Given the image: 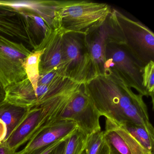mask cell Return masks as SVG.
Masks as SVG:
<instances>
[{
	"instance_id": "603a6c76",
	"label": "cell",
	"mask_w": 154,
	"mask_h": 154,
	"mask_svg": "<svg viewBox=\"0 0 154 154\" xmlns=\"http://www.w3.org/2000/svg\"><path fill=\"white\" fill-rule=\"evenodd\" d=\"M66 140L63 141L62 143H60L52 151L48 154H64L65 148L66 146Z\"/></svg>"
},
{
	"instance_id": "52a82bcc",
	"label": "cell",
	"mask_w": 154,
	"mask_h": 154,
	"mask_svg": "<svg viewBox=\"0 0 154 154\" xmlns=\"http://www.w3.org/2000/svg\"><path fill=\"white\" fill-rule=\"evenodd\" d=\"M105 56L103 74L109 72L113 73L139 94L147 97L142 86L143 67L123 48L116 44L108 43Z\"/></svg>"
},
{
	"instance_id": "ffe728a7",
	"label": "cell",
	"mask_w": 154,
	"mask_h": 154,
	"mask_svg": "<svg viewBox=\"0 0 154 154\" xmlns=\"http://www.w3.org/2000/svg\"><path fill=\"white\" fill-rule=\"evenodd\" d=\"M85 154H109V147L103 136V131L88 135L85 149Z\"/></svg>"
},
{
	"instance_id": "5bb4252c",
	"label": "cell",
	"mask_w": 154,
	"mask_h": 154,
	"mask_svg": "<svg viewBox=\"0 0 154 154\" xmlns=\"http://www.w3.org/2000/svg\"><path fill=\"white\" fill-rule=\"evenodd\" d=\"M3 2L17 9L28 10L42 18L52 28L57 27L56 12L59 7V1H4Z\"/></svg>"
},
{
	"instance_id": "ba28073f",
	"label": "cell",
	"mask_w": 154,
	"mask_h": 154,
	"mask_svg": "<svg viewBox=\"0 0 154 154\" xmlns=\"http://www.w3.org/2000/svg\"><path fill=\"white\" fill-rule=\"evenodd\" d=\"M100 114L86 95L84 87L76 94L66 105L58 121L74 122L77 127L87 135L101 130Z\"/></svg>"
},
{
	"instance_id": "9c48e42d",
	"label": "cell",
	"mask_w": 154,
	"mask_h": 154,
	"mask_svg": "<svg viewBox=\"0 0 154 154\" xmlns=\"http://www.w3.org/2000/svg\"><path fill=\"white\" fill-rule=\"evenodd\" d=\"M0 35L23 43L32 51L38 46L22 11L7 5L3 1H0Z\"/></svg>"
},
{
	"instance_id": "30bf717a",
	"label": "cell",
	"mask_w": 154,
	"mask_h": 154,
	"mask_svg": "<svg viewBox=\"0 0 154 154\" xmlns=\"http://www.w3.org/2000/svg\"><path fill=\"white\" fill-rule=\"evenodd\" d=\"M64 33L61 28L53 29L35 49L43 50L39 60V74L52 71H62L66 75L62 51V40Z\"/></svg>"
},
{
	"instance_id": "7c38bea8",
	"label": "cell",
	"mask_w": 154,
	"mask_h": 154,
	"mask_svg": "<svg viewBox=\"0 0 154 154\" xmlns=\"http://www.w3.org/2000/svg\"><path fill=\"white\" fill-rule=\"evenodd\" d=\"M77 128L74 122L61 120L57 122L39 133L34 139L26 143L15 154H40L48 146L67 137Z\"/></svg>"
},
{
	"instance_id": "8fae6325",
	"label": "cell",
	"mask_w": 154,
	"mask_h": 154,
	"mask_svg": "<svg viewBox=\"0 0 154 154\" xmlns=\"http://www.w3.org/2000/svg\"><path fill=\"white\" fill-rule=\"evenodd\" d=\"M105 119L103 136L109 154H151L121 126Z\"/></svg>"
},
{
	"instance_id": "d6986e66",
	"label": "cell",
	"mask_w": 154,
	"mask_h": 154,
	"mask_svg": "<svg viewBox=\"0 0 154 154\" xmlns=\"http://www.w3.org/2000/svg\"><path fill=\"white\" fill-rule=\"evenodd\" d=\"M88 135L77 127L67 137L64 154H81L84 151Z\"/></svg>"
},
{
	"instance_id": "484cf974",
	"label": "cell",
	"mask_w": 154,
	"mask_h": 154,
	"mask_svg": "<svg viewBox=\"0 0 154 154\" xmlns=\"http://www.w3.org/2000/svg\"><path fill=\"white\" fill-rule=\"evenodd\" d=\"M81 154H85V151L84 150V151H83L82 153Z\"/></svg>"
},
{
	"instance_id": "5b68a950",
	"label": "cell",
	"mask_w": 154,
	"mask_h": 154,
	"mask_svg": "<svg viewBox=\"0 0 154 154\" xmlns=\"http://www.w3.org/2000/svg\"><path fill=\"white\" fill-rule=\"evenodd\" d=\"M62 51L68 78L85 84L93 76L91 59L85 35L64 33Z\"/></svg>"
},
{
	"instance_id": "2e32d148",
	"label": "cell",
	"mask_w": 154,
	"mask_h": 154,
	"mask_svg": "<svg viewBox=\"0 0 154 154\" xmlns=\"http://www.w3.org/2000/svg\"><path fill=\"white\" fill-rule=\"evenodd\" d=\"M26 17L29 29L38 45L47 37L52 29L40 16L28 10L20 9Z\"/></svg>"
},
{
	"instance_id": "4fadbf2b",
	"label": "cell",
	"mask_w": 154,
	"mask_h": 154,
	"mask_svg": "<svg viewBox=\"0 0 154 154\" xmlns=\"http://www.w3.org/2000/svg\"><path fill=\"white\" fill-rule=\"evenodd\" d=\"M108 17L100 26L85 36L91 59L93 76L103 74L104 72L105 49L110 32Z\"/></svg>"
},
{
	"instance_id": "277c9868",
	"label": "cell",
	"mask_w": 154,
	"mask_h": 154,
	"mask_svg": "<svg viewBox=\"0 0 154 154\" xmlns=\"http://www.w3.org/2000/svg\"><path fill=\"white\" fill-rule=\"evenodd\" d=\"M111 11L107 3L83 0L59 1L56 21L65 33L86 36L103 25Z\"/></svg>"
},
{
	"instance_id": "9a60e30c",
	"label": "cell",
	"mask_w": 154,
	"mask_h": 154,
	"mask_svg": "<svg viewBox=\"0 0 154 154\" xmlns=\"http://www.w3.org/2000/svg\"><path fill=\"white\" fill-rule=\"evenodd\" d=\"M29 109V108L18 106L6 101L0 104V119L4 122L7 128L6 139L20 124Z\"/></svg>"
},
{
	"instance_id": "ac0fdd59",
	"label": "cell",
	"mask_w": 154,
	"mask_h": 154,
	"mask_svg": "<svg viewBox=\"0 0 154 154\" xmlns=\"http://www.w3.org/2000/svg\"><path fill=\"white\" fill-rule=\"evenodd\" d=\"M43 50H32L25 61L24 67L27 77L31 83L34 90L37 86L39 79V63Z\"/></svg>"
},
{
	"instance_id": "44dd1931",
	"label": "cell",
	"mask_w": 154,
	"mask_h": 154,
	"mask_svg": "<svg viewBox=\"0 0 154 154\" xmlns=\"http://www.w3.org/2000/svg\"><path fill=\"white\" fill-rule=\"evenodd\" d=\"M142 86L147 94L151 97L154 106V61H151L143 67L142 74Z\"/></svg>"
},
{
	"instance_id": "3957f363",
	"label": "cell",
	"mask_w": 154,
	"mask_h": 154,
	"mask_svg": "<svg viewBox=\"0 0 154 154\" xmlns=\"http://www.w3.org/2000/svg\"><path fill=\"white\" fill-rule=\"evenodd\" d=\"M108 19L110 32L108 43L123 48L142 67L154 61V34L148 27L115 9Z\"/></svg>"
},
{
	"instance_id": "8992f818",
	"label": "cell",
	"mask_w": 154,
	"mask_h": 154,
	"mask_svg": "<svg viewBox=\"0 0 154 154\" xmlns=\"http://www.w3.org/2000/svg\"><path fill=\"white\" fill-rule=\"evenodd\" d=\"M31 52L23 43L0 35V84L5 90L27 78L24 64Z\"/></svg>"
},
{
	"instance_id": "e0dca14e",
	"label": "cell",
	"mask_w": 154,
	"mask_h": 154,
	"mask_svg": "<svg viewBox=\"0 0 154 154\" xmlns=\"http://www.w3.org/2000/svg\"><path fill=\"white\" fill-rule=\"evenodd\" d=\"M128 131L140 144L151 154H154V135L137 124L126 122L120 125Z\"/></svg>"
},
{
	"instance_id": "cb8c5ba5",
	"label": "cell",
	"mask_w": 154,
	"mask_h": 154,
	"mask_svg": "<svg viewBox=\"0 0 154 154\" xmlns=\"http://www.w3.org/2000/svg\"><path fill=\"white\" fill-rule=\"evenodd\" d=\"M17 151L9 148L4 143H0V154H15Z\"/></svg>"
},
{
	"instance_id": "d4e9b609",
	"label": "cell",
	"mask_w": 154,
	"mask_h": 154,
	"mask_svg": "<svg viewBox=\"0 0 154 154\" xmlns=\"http://www.w3.org/2000/svg\"><path fill=\"white\" fill-rule=\"evenodd\" d=\"M6 99V91L0 84V104L4 102Z\"/></svg>"
},
{
	"instance_id": "7402d4cb",
	"label": "cell",
	"mask_w": 154,
	"mask_h": 154,
	"mask_svg": "<svg viewBox=\"0 0 154 154\" xmlns=\"http://www.w3.org/2000/svg\"><path fill=\"white\" fill-rule=\"evenodd\" d=\"M7 135V126L4 122L0 119V143H2L5 140Z\"/></svg>"
},
{
	"instance_id": "6da1fadb",
	"label": "cell",
	"mask_w": 154,
	"mask_h": 154,
	"mask_svg": "<svg viewBox=\"0 0 154 154\" xmlns=\"http://www.w3.org/2000/svg\"><path fill=\"white\" fill-rule=\"evenodd\" d=\"M86 95L101 116L119 125L126 122L137 124L154 135L143 96L112 72L94 76L84 84Z\"/></svg>"
},
{
	"instance_id": "7a4b0ae2",
	"label": "cell",
	"mask_w": 154,
	"mask_h": 154,
	"mask_svg": "<svg viewBox=\"0 0 154 154\" xmlns=\"http://www.w3.org/2000/svg\"><path fill=\"white\" fill-rule=\"evenodd\" d=\"M78 85L66 81L63 86L41 103L29 108L20 124L3 143L17 151L43 131L58 121L68 103L79 91Z\"/></svg>"
}]
</instances>
